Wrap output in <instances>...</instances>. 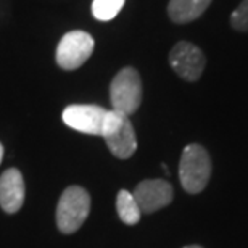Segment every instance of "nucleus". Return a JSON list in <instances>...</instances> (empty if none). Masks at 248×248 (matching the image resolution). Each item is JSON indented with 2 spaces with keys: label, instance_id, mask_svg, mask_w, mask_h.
I'll return each instance as SVG.
<instances>
[{
  "label": "nucleus",
  "instance_id": "f257e3e1",
  "mask_svg": "<svg viewBox=\"0 0 248 248\" xmlns=\"http://www.w3.org/2000/svg\"><path fill=\"white\" fill-rule=\"evenodd\" d=\"M211 176V158L205 147L188 143L182 150L179 161V179L184 190L200 193L206 187Z\"/></svg>",
  "mask_w": 248,
  "mask_h": 248
},
{
  "label": "nucleus",
  "instance_id": "f03ea898",
  "mask_svg": "<svg viewBox=\"0 0 248 248\" xmlns=\"http://www.w3.org/2000/svg\"><path fill=\"white\" fill-rule=\"evenodd\" d=\"M91 211V195L84 187L71 186L62 193L57 206V226L63 234H74Z\"/></svg>",
  "mask_w": 248,
  "mask_h": 248
},
{
  "label": "nucleus",
  "instance_id": "7ed1b4c3",
  "mask_svg": "<svg viewBox=\"0 0 248 248\" xmlns=\"http://www.w3.org/2000/svg\"><path fill=\"white\" fill-rule=\"evenodd\" d=\"M102 137L105 139L110 152L120 160H127L137 150V137L129 116L108 110L103 123Z\"/></svg>",
  "mask_w": 248,
  "mask_h": 248
},
{
  "label": "nucleus",
  "instance_id": "20e7f679",
  "mask_svg": "<svg viewBox=\"0 0 248 248\" xmlns=\"http://www.w3.org/2000/svg\"><path fill=\"white\" fill-rule=\"evenodd\" d=\"M110 100L113 110L126 116H131L137 111L142 103V79L137 69L126 66L113 78Z\"/></svg>",
  "mask_w": 248,
  "mask_h": 248
},
{
  "label": "nucleus",
  "instance_id": "39448f33",
  "mask_svg": "<svg viewBox=\"0 0 248 248\" xmlns=\"http://www.w3.org/2000/svg\"><path fill=\"white\" fill-rule=\"evenodd\" d=\"M93 37L84 31H71L60 39L57 47V64L62 69L73 71L81 68L93 52Z\"/></svg>",
  "mask_w": 248,
  "mask_h": 248
},
{
  "label": "nucleus",
  "instance_id": "423d86ee",
  "mask_svg": "<svg viewBox=\"0 0 248 248\" xmlns=\"http://www.w3.org/2000/svg\"><path fill=\"white\" fill-rule=\"evenodd\" d=\"M170 64L174 73L184 81L195 82L205 71L206 57L195 44L181 41L170 52Z\"/></svg>",
  "mask_w": 248,
  "mask_h": 248
},
{
  "label": "nucleus",
  "instance_id": "0eeeda50",
  "mask_svg": "<svg viewBox=\"0 0 248 248\" xmlns=\"http://www.w3.org/2000/svg\"><path fill=\"white\" fill-rule=\"evenodd\" d=\"M108 110L97 105H69L63 110L62 120L71 129L91 136H102Z\"/></svg>",
  "mask_w": 248,
  "mask_h": 248
},
{
  "label": "nucleus",
  "instance_id": "6e6552de",
  "mask_svg": "<svg viewBox=\"0 0 248 248\" xmlns=\"http://www.w3.org/2000/svg\"><path fill=\"white\" fill-rule=\"evenodd\" d=\"M132 195L142 213H155L170 205L174 190L170 182L163 179H147L139 182Z\"/></svg>",
  "mask_w": 248,
  "mask_h": 248
},
{
  "label": "nucleus",
  "instance_id": "1a4fd4ad",
  "mask_svg": "<svg viewBox=\"0 0 248 248\" xmlns=\"http://www.w3.org/2000/svg\"><path fill=\"white\" fill-rule=\"evenodd\" d=\"M26 187L21 171L10 168L0 176V206L5 213H18L24 203Z\"/></svg>",
  "mask_w": 248,
  "mask_h": 248
},
{
  "label": "nucleus",
  "instance_id": "9d476101",
  "mask_svg": "<svg viewBox=\"0 0 248 248\" xmlns=\"http://www.w3.org/2000/svg\"><path fill=\"white\" fill-rule=\"evenodd\" d=\"M211 5V0H170L168 16L172 23L186 24L200 18Z\"/></svg>",
  "mask_w": 248,
  "mask_h": 248
},
{
  "label": "nucleus",
  "instance_id": "9b49d317",
  "mask_svg": "<svg viewBox=\"0 0 248 248\" xmlns=\"http://www.w3.org/2000/svg\"><path fill=\"white\" fill-rule=\"evenodd\" d=\"M116 210L120 219L127 226H134L140 221L142 211L139 208L136 198L131 192L127 190H120L116 197Z\"/></svg>",
  "mask_w": 248,
  "mask_h": 248
},
{
  "label": "nucleus",
  "instance_id": "f8f14e48",
  "mask_svg": "<svg viewBox=\"0 0 248 248\" xmlns=\"http://www.w3.org/2000/svg\"><path fill=\"white\" fill-rule=\"evenodd\" d=\"M126 0H93L92 15L98 21H110L121 12Z\"/></svg>",
  "mask_w": 248,
  "mask_h": 248
},
{
  "label": "nucleus",
  "instance_id": "ddd939ff",
  "mask_svg": "<svg viewBox=\"0 0 248 248\" xmlns=\"http://www.w3.org/2000/svg\"><path fill=\"white\" fill-rule=\"evenodd\" d=\"M231 26L235 31L248 32V0H242L231 15Z\"/></svg>",
  "mask_w": 248,
  "mask_h": 248
},
{
  "label": "nucleus",
  "instance_id": "4468645a",
  "mask_svg": "<svg viewBox=\"0 0 248 248\" xmlns=\"http://www.w3.org/2000/svg\"><path fill=\"white\" fill-rule=\"evenodd\" d=\"M2 158H3V145L0 143V163H2Z\"/></svg>",
  "mask_w": 248,
  "mask_h": 248
},
{
  "label": "nucleus",
  "instance_id": "2eb2a0df",
  "mask_svg": "<svg viewBox=\"0 0 248 248\" xmlns=\"http://www.w3.org/2000/svg\"><path fill=\"white\" fill-rule=\"evenodd\" d=\"M184 248H202L200 245H188V247H184Z\"/></svg>",
  "mask_w": 248,
  "mask_h": 248
}]
</instances>
